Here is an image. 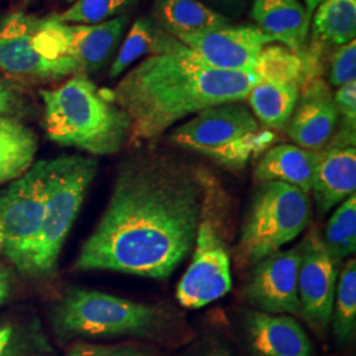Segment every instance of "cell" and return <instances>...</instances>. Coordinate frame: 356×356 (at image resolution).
<instances>
[{
  "label": "cell",
  "mask_w": 356,
  "mask_h": 356,
  "mask_svg": "<svg viewBox=\"0 0 356 356\" xmlns=\"http://www.w3.org/2000/svg\"><path fill=\"white\" fill-rule=\"evenodd\" d=\"M204 177L165 156L120 168L102 219L76 259L81 270L164 280L189 254L204 211Z\"/></svg>",
  "instance_id": "obj_1"
},
{
  "label": "cell",
  "mask_w": 356,
  "mask_h": 356,
  "mask_svg": "<svg viewBox=\"0 0 356 356\" xmlns=\"http://www.w3.org/2000/svg\"><path fill=\"white\" fill-rule=\"evenodd\" d=\"M259 82L254 73L201 63L177 40L170 53L144 58L110 91L131 122V139L153 140L189 115L241 102Z\"/></svg>",
  "instance_id": "obj_2"
},
{
  "label": "cell",
  "mask_w": 356,
  "mask_h": 356,
  "mask_svg": "<svg viewBox=\"0 0 356 356\" xmlns=\"http://www.w3.org/2000/svg\"><path fill=\"white\" fill-rule=\"evenodd\" d=\"M44 127L51 141L76 147L94 156L119 152L131 139V122L86 74H76L64 85L42 90Z\"/></svg>",
  "instance_id": "obj_3"
},
{
  "label": "cell",
  "mask_w": 356,
  "mask_h": 356,
  "mask_svg": "<svg viewBox=\"0 0 356 356\" xmlns=\"http://www.w3.org/2000/svg\"><path fill=\"white\" fill-rule=\"evenodd\" d=\"M165 322V313L159 306L79 288L69 289L51 309V326L60 341L151 338L161 331Z\"/></svg>",
  "instance_id": "obj_4"
},
{
  "label": "cell",
  "mask_w": 356,
  "mask_h": 356,
  "mask_svg": "<svg viewBox=\"0 0 356 356\" xmlns=\"http://www.w3.org/2000/svg\"><path fill=\"white\" fill-rule=\"evenodd\" d=\"M184 149L204 154L220 165L239 169L266 152L276 135L260 128L254 114L238 102L206 108L170 134Z\"/></svg>",
  "instance_id": "obj_5"
},
{
  "label": "cell",
  "mask_w": 356,
  "mask_h": 356,
  "mask_svg": "<svg viewBox=\"0 0 356 356\" xmlns=\"http://www.w3.org/2000/svg\"><path fill=\"white\" fill-rule=\"evenodd\" d=\"M48 161L47 202L29 275L42 280L56 275L65 241L98 172L97 160L85 156H61Z\"/></svg>",
  "instance_id": "obj_6"
},
{
  "label": "cell",
  "mask_w": 356,
  "mask_h": 356,
  "mask_svg": "<svg viewBox=\"0 0 356 356\" xmlns=\"http://www.w3.org/2000/svg\"><path fill=\"white\" fill-rule=\"evenodd\" d=\"M312 218L309 194L284 182H263L254 193L236 247L239 267H254L280 251L307 227Z\"/></svg>",
  "instance_id": "obj_7"
},
{
  "label": "cell",
  "mask_w": 356,
  "mask_h": 356,
  "mask_svg": "<svg viewBox=\"0 0 356 356\" xmlns=\"http://www.w3.org/2000/svg\"><path fill=\"white\" fill-rule=\"evenodd\" d=\"M49 161L33 163L24 175L0 191L3 252L24 276L31 275L32 254L41 229L48 191Z\"/></svg>",
  "instance_id": "obj_8"
},
{
  "label": "cell",
  "mask_w": 356,
  "mask_h": 356,
  "mask_svg": "<svg viewBox=\"0 0 356 356\" xmlns=\"http://www.w3.org/2000/svg\"><path fill=\"white\" fill-rule=\"evenodd\" d=\"M128 23L120 15L101 24H65L49 16L38 20L35 49L51 61H73L82 74L102 69L108 63Z\"/></svg>",
  "instance_id": "obj_9"
},
{
  "label": "cell",
  "mask_w": 356,
  "mask_h": 356,
  "mask_svg": "<svg viewBox=\"0 0 356 356\" xmlns=\"http://www.w3.org/2000/svg\"><path fill=\"white\" fill-rule=\"evenodd\" d=\"M231 288L227 245L218 226L206 218L198 225L191 266L178 282V302L188 309H200L225 297Z\"/></svg>",
  "instance_id": "obj_10"
},
{
  "label": "cell",
  "mask_w": 356,
  "mask_h": 356,
  "mask_svg": "<svg viewBox=\"0 0 356 356\" xmlns=\"http://www.w3.org/2000/svg\"><path fill=\"white\" fill-rule=\"evenodd\" d=\"M38 17L22 11L0 19V70L33 81H57L81 74L73 61H51L33 47Z\"/></svg>",
  "instance_id": "obj_11"
},
{
  "label": "cell",
  "mask_w": 356,
  "mask_h": 356,
  "mask_svg": "<svg viewBox=\"0 0 356 356\" xmlns=\"http://www.w3.org/2000/svg\"><path fill=\"white\" fill-rule=\"evenodd\" d=\"M338 270L318 231L312 229L300 244L298 297L301 317L317 332L330 325Z\"/></svg>",
  "instance_id": "obj_12"
},
{
  "label": "cell",
  "mask_w": 356,
  "mask_h": 356,
  "mask_svg": "<svg viewBox=\"0 0 356 356\" xmlns=\"http://www.w3.org/2000/svg\"><path fill=\"white\" fill-rule=\"evenodd\" d=\"M204 65L218 70L252 73L259 53L275 40L259 26H226L173 36Z\"/></svg>",
  "instance_id": "obj_13"
},
{
  "label": "cell",
  "mask_w": 356,
  "mask_h": 356,
  "mask_svg": "<svg viewBox=\"0 0 356 356\" xmlns=\"http://www.w3.org/2000/svg\"><path fill=\"white\" fill-rule=\"evenodd\" d=\"M298 268L300 245L264 257L243 288L244 300L259 312L301 316Z\"/></svg>",
  "instance_id": "obj_14"
},
{
  "label": "cell",
  "mask_w": 356,
  "mask_h": 356,
  "mask_svg": "<svg viewBox=\"0 0 356 356\" xmlns=\"http://www.w3.org/2000/svg\"><path fill=\"white\" fill-rule=\"evenodd\" d=\"M355 129L341 127L330 145L318 152L312 191L319 213L326 214L355 194Z\"/></svg>",
  "instance_id": "obj_15"
},
{
  "label": "cell",
  "mask_w": 356,
  "mask_h": 356,
  "mask_svg": "<svg viewBox=\"0 0 356 356\" xmlns=\"http://www.w3.org/2000/svg\"><path fill=\"white\" fill-rule=\"evenodd\" d=\"M298 95L288 135L297 147L319 152L331 140L339 114L329 85L316 78L306 83Z\"/></svg>",
  "instance_id": "obj_16"
},
{
  "label": "cell",
  "mask_w": 356,
  "mask_h": 356,
  "mask_svg": "<svg viewBox=\"0 0 356 356\" xmlns=\"http://www.w3.org/2000/svg\"><path fill=\"white\" fill-rule=\"evenodd\" d=\"M247 342L254 356H313L302 326L288 314L250 312L244 319Z\"/></svg>",
  "instance_id": "obj_17"
},
{
  "label": "cell",
  "mask_w": 356,
  "mask_h": 356,
  "mask_svg": "<svg viewBox=\"0 0 356 356\" xmlns=\"http://www.w3.org/2000/svg\"><path fill=\"white\" fill-rule=\"evenodd\" d=\"M252 17L275 41L298 54L305 51L312 17L298 0H254Z\"/></svg>",
  "instance_id": "obj_18"
},
{
  "label": "cell",
  "mask_w": 356,
  "mask_h": 356,
  "mask_svg": "<svg viewBox=\"0 0 356 356\" xmlns=\"http://www.w3.org/2000/svg\"><path fill=\"white\" fill-rule=\"evenodd\" d=\"M318 152L297 145L281 144L269 148L256 165L254 176L259 182H284L309 194L313 188Z\"/></svg>",
  "instance_id": "obj_19"
},
{
  "label": "cell",
  "mask_w": 356,
  "mask_h": 356,
  "mask_svg": "<svg viewBox=\"0 0 356 356\" xmlns=\"http://www.w3.org/2000/svg\"><path fill=\"white\" fill-rule=\"evenodd\" d=\"M314 13L310 49L323 56L355 40L356 0H323Z\"/></svg>",
  "instance_id": "obj_20"
},
{
  "label": "cell",
  "mask_w": 356,
  "mask_h": 356,
  "mask_svg": "<svg viewBox=\"0 0 356 356\" xmlns=\"http://www.w3.org/2000/svg\"><path fill=\"white\" fill-rule=\"evenodd\" d=\"M38 152V136L16 118H0V185L24 175Z\"/></svg>",
  "instance_id": "obj_21"
},
{
  "label": "cell",
  "mask_w": 356,
  "mask_h": 356,
  "mask_svg": "<svg viewBox=\"0 0 356 356\" xmlns=\"http://www.w3.org/2000/svg\"><path fill=\"white\" fill-rule=\"evenodd\" d=\"M154 15L172 36L229 26L226 16L198 0H154Z\"/></svg>",
  "instance_id": "obj_22"
},
{
  "label": "cell",
  "mask_w": 356,
  "mask_h": 356,
  "mask_svg": "<svg viewBox=\"0 0 356 356\" xmlns=\"http://www.w3.org/2000/svg\"><path fill=\"white\" fill-rule=\"evenodd\" d=\"M300 88L292 83L259 81L247 95L256 119L264 127L281 129L292 118Z\"/></svg>",
  "instance_id": "obj_23"
},
{
  "label": "cell",
  "mask_w": 356,
  "mask_h": 356,
  "mask_svg": "<svg viewBox=\"0 0 356 356\" xmlns=\"http://www.w3.org/2000/svg\"><path fill=\"white\" fill-rule=\"evenodd\" d=\"M176 42L177 38L160 31L151 19H138L129 28L127 38L123 41L111 65L110 76L116 78L123 74L131 65L147 54L154 56L169 53L175 48Z\"/></svg>",
  "instance_id": "obj_24"
},
{
  "label": "cell",
  "mask_w": 356,
  "mask_h": 356,
  "mask_svg": "<svg viewBox=\"0 0 356 356\" xmlns=\"http://www.w3.org/2000/svg\"><path fill=\"white\" fill-rule=\"evenodd\" d=\"M0 356H54L38 318L0 319Z\"/></svg>",
  "instance_id": "obj_25"
},
{
  "label": "cell",
  "mask_w": 356,
  "mask_h": 356,
  "mask_svg": "<svg viewBox=\"0 0 356 356\" xmlns=\"http://www.w3.org/2000/svg\"><path fill=\"white\" fill-rule=\"evenodd\" d=\"M252 73L259 81L292 83L300 89L306 83L304 56L282 45L264 47L254 61Z\"/></svg>",
  "instance_id": "obj_26"
},
{
  "label": "cell",
  "mask_w": 356,
  "mask_h": 356,
  "mask_svg": "<svg viewBox=\"0 0 356 356\" xmlns=\"http://www.w3.org/2000/svg\"><path fill=\"white\" fill-rule=\"evenodd\" d=\"M331 321L338 343H351L356 332L355 259L347 260L342 272L338 275Z\"/></svg>",
  "instance_id": "obj_27"
},
{
  "label": "cell",
  "mask_w": 356,
  "mask_h": 356,
  "mask_svg": "<svg viewBox=\"0 0 356 356\" xmlns=\"http://www.w3.org/2000/svg\"><path fill=\"white\" fill-rule=\"evenodd\" d=\"M323 245L332 261L339 267L356 250V195H350L332 214L322 236Z\"/></svg>",
  "instance_id": "obj_28"
},
{
  "label": "cell",
  "mask_w": 356,
  "mask_h": 356,
  "mask_svg": "<svg viewBox=\"0 0 356 356\" xmlns=\"http://www.w3.org/2000/svg\"><path fill=\"white\" fill-rule=\"evenodd\" d=\"M136 0H76L65 13L49 16L65 24H101L124 15Z\"/></svg>",
  "instance_id": "obj_29"
},
{
  "label": "cell",
  "mask_w": 356,
  "mask_h": 356,
  "mask_svg": "<svg viewBox=\"0 0 356 356\" xmlns=\"http://www.w3.org/2000/svg\"><path fill=\"white\" fill-rule=\"evenodd\" d=\"M330 83L341 88L346 83L356 81V42L350 41L339 47L332 54L330 63Z\"/></svg>",
  "instance_id": "obj_30"
},
{
  "label": "cell",
  "mask_w": 356,
  "mask_h": 356,
  "mask_svg": "<svg viewBox=\"0 0 356 356\" xmlns=\"http://www.w3.org/2000/svg\"><path fill=\"white\" fill-rule=\"evenodd\" d=\"M65 356H154L148 350L132 344H95L76 342Z\"/></svg>",
  "instance_id": "obj_31"
},
{
  "label": "cell",
  "mask_w": 356,
  "mask_h": 356,
  "mask_svg": "<svg viewBox=\"0 0 356 356\" xmlns=\"http://www.w3.org/2000/svg\"><path fill=\"white\" fill-rule=\"evenodd\" d=\"M334 102L338 114L342 118L341 127L356 129V81L337 90Z\"/></svg>",
  "instance_id": "obj_32"
},
{
  "label": "cell",
  "mask_w": 356,
  "mask_h": 356,
  "mask_svg": "<svg viewBox=\"0 0 356 356\" xmlns=\"http://www.w3.org/2000/svg\"><path fill=\"white\" fill-rule=\"evenodd\" d=\"M26 103L19 91L0 79V118H16L24 113Z\"/></svg>",
  "instance_id": "obj_33"
},
{
  "label": "cell",
  "mask_w": 356,
  "mask_h": 356,
  "mask_svg": "<svg viewBox=\"0 0 356 356\" xmlns=\"http://www.w3.org/2000/svg\"><path fill=\"white\" fill-rule=\"evenodd\" d=\"M11 279H10V273L0 268V306L3 305L8 298H10V293H11Z\"/></svg>",
  "instance_id": "obj_34"
},
{
  "label": "cell",
  "mask_w": 356,
  "mask_h": 356,
  "mask_svg": "<svg viewBox=\"0 0 356 356\" xmlns=\"http://www.w3.org/2000/svg\"><path fill=\"white\" fill-rule=\"evenodd\" d=\"M322 1H323V0H304L306 13H307V15H309L310 17L313 16V13L317 10V7H318Z\"/></svg>",
  "instance_id": "obj_35"
},
{
  "label": "cell",
  "mask_w": 356,
  "mask_h": 356,
  "mask_svg": "<svg viewBox=\"0 0 356 356\" xmlns=\"http://www.w3.org/2000/svg\"><path fill=\"white\" fill-rule=\"evenodd\" d=\"M206 356H232L229 354L227 350H225V348H218V350H214V351H211V353H209Z\"/></svg>",
  "instance_id": "obj_36"
},
{
  "label": "cell",
  "mask_w": 356,
  "mask_h": 356,
  "mask_svg": "<svg viewBox=\"0 0 356 356\" xmlns=\"http://www.w3.org/2000/svg\"><path fill=\"white\" fill-rule=\"evenodd\" d=\"M3 245H4V234H3V229L0 227V251L3 250Z\"/></svg>",
  "instance_id": "obj_37"
},
{
  "label": "cell",
  "mask_w": 356,
  "mask_h": 356,
  "mask_svg": "<svg viewBox=\"0 0 356 356\" xmlns=\"http://www.w3.org/2000/svg\"><path fill=\"white\" fill-rule=\"evenodd\" d=\"M66 1H76V0H66Z\"/></svg>",
  "instance_id": "obj_38"
}]
</instances>
